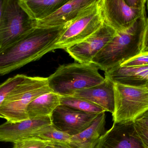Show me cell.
<instances>
[{"instance_id":"cell-1","label":"cell","mask_w":148,"mask_h":148,"mask_svg":"<svg viewBox=\"0 0 148 148\" xmlns=\"http://www.w3.org/2000/svg\"><path fill=\"white\" fill-rule=\"evenodd\" d=\"M50 28H34L22 39L0 53V76L40 59L56 49V43L71 23Z\"/></svg>"},{"instance_id":"cell-2","label":"cell","mask_w":148,"mask_h":148,"mask_svg":"<svg viewBox=\"0 0 148 148\" xmlns=\"http://www.w3.org/2000/svg\"><path fill=\"white\" fill-rule=\"evenodd\" d=\"M146 13L128 29L115 35L95 56L92 63L104 72L109 71L141 53Z\"/></svg>"},{"instance_id":"cell-3","label":"cell","mask_w":148,"mask_h":148,"mask_svg":"<svg viewBox=\"0 0 148 148\" xmlns=\"http://www.w3.org/2000/svg\"><path fill=\"white\" fill-rule=\"evenodd\" d=\"M99 69L93 63L62 64L47 77L49 86L61 96H71L76 91L102 83L105 78L100 74Z\"/></svg>"},{"instance_id":"cell-4","label":"cell","mask_w":148,"mask_h":148,"mask_svg":"<svg viewBox=\"0 0 148 148\" xmlns=\"http://www.w3.org/2000/svg\"><path fill=\"white\" fill-rule=\"evenodd\" d=\"M53 92L47 78L27 76L22 82L8 95L0 108L1 118L10 122L29 119L27 109L29 104L38 96Z\"/></svg>"},{"instance_id":"cell-5","label":"cell","mask_w":148,"mask_h":148,"mask_svg":"<svg viewBox=\"0 0 148 148\" xmlns=\"http://www.w3.org/2000/svg\"><path fill=\"white\" fill-rule=\"evenodd\" d=\"M114 123H135L148 110V88L114 83Z\"/></svg>"},{"instance_id":"cell-6","label":"cell","mask_w":148,"mask_h":148,"mask_svg":"<svg viewBox=\"0 0 148 148\" xmlns=\"http://www.w3.org/2000/svg\"><path fill=\"white\" fill-rule=\"evenodd\" d=\"M34 28V21L21 8L18 0H3L0 21V53Z\"/></svg>"},{"instance_id":"cell-7","label":"cell","mask_w":148,"mask_h":148,"mask_svg":"<svg viewBox=\"0 0 148 148\" xmlns=\"http://www.w3.org/2000/svg\"><path fill=\"white\" fill-rule=\"evenodd\" d=\"M103 23L101 0H95L69 25L56 43V49H65L84 41L97 31Z\"/></svg>"},{"instance_id":"cell-8","label":"cell","mask_w":148,"mask_h":148,"mask_svg":"<svg viewBox=\"0 0 148 148\" xmlns=\"http://www.w3.org/2000/svg\"><path fill=\"white\" fill-rule=\"evenodd\" d=\"M102 14L103 21L116 32L131 28L144 13L143 9L134 8L125 0H101Z\"/></svg>"},{"instance_id":"cell-9","label":"cell","mask_w":148,"mask_h":148,"mask_svg":"<svg viewBox=\"0 0 148 148\" xmlns=\"http://www.w3.org/2000/svg\"><path fill=\"white\" fill-rule=\"evenodd\" d=\"M116 33L114 29L104 23L100 28L89 37L64 50L77 62L92 63L94 57Z\"/></svg>"},{"instance_id":"cell-10","label":"cell","mask_w":148,"mask_h":148,"mask_svg":"<svg viewBox=\"0 0 148 148\" xmlns=\"http://www.w3.org/2000/svg\"><path fill=\"white\" fill-rule=\"evenodd\" d=\"M99 115L78 111L60 105L54 111L51 120L52 124L56 128L72 136L89 127Z\"/></svg>"},{"instance_id":"cell-11","label":"cell","mask_w":148,"mask_h":148,"mask_svg":"<svg viewBox=\"0 0 148 148\" xmlns=\"http://www.w3.org/2000/svg\"><path fill=\"white\" fill-rule=\"evenodd\" d=\"M52 124L51 116L32 118L17 122L7 121L0 125V142L14 143L34 137L40 129Z\"/></svg>"},{"instance_id":"cell-12","label":"cell","mask_w":148,"mask_h":148,"mask_svg":"<svg viewBox=\"0 0 148 148\" xmlns=\"http://www.w3.org/2000/svg\"><path fill=\"white\" fill-rule=\"evenodd\" d=\"M134 123H114L101 136L95 148H144L136 135Z\"/></svg>"},{"instance_id":"cell-13","label":"cell","mask_w":148,"mask_h":148,"mask_svg":"<svg viewBox=\"0 0 148 148\" xmlns=\"http://www.w3.org/2000/svg\"><path fill=\"white\" fill-rule=\"evenodd\" d=\"M95 0H69L55 12L46 18L34 21L35 28H50L65 25L73 21Z\"/></svg>"},{"instance_id":"cell-14","label":"cell","mask_w":148,"mask_h":148,"mask_svg":"<svg viewBox=\"0 0 148 148\" xmlns=\"http://www.w3.org/2000/svg\"><path fill=\"white\" fill-rule=\"evenodd\" d=\"M102 83L76 91L71 96L78 97L90 102L113 114L114 108V83L104 78Z\"/></svg>"},{"instance_id":"cell-15","label":"cell","mask_w":148,"mask_h":148,"mask_svg":"<svg viewBox=\"0 0 148 148\" xmlns=\"http://www.w3.org/2000/svg\"><path fill=\"white\" fill-rule=\"evenodd\" d=\"M105 78L116 84L148 88V66H119L105 72Z\"/></svg>"},{"instance_id":"cell-16","label":"cell","mask_w":148,"mask_h":148,"mask_svg":"<svg viewBox=\"0 0 148 148\" xmlns=\"http://www.w3.org/2000/svg\"><path fill=\"white\" fill-rule=\"evenodd\" d=\"M106 112L99 115L88 128L71 137L69 145L72 148H95L99 139L105 133Z\"/></svg>"},{"instance_id":"cell-17","label":"cell","mask_w":148,"mask_h":148,"mask_svg":"<svg viewBox=\"0 0 148 148\" xmlns=\"http://www.w3.org/2000/svg\"><path fill=\"white\" fill-rule=\"evenodd\" d=\"M69 0H18L21 8L33 21L49 16Z\"/></svg>"},{"instance_id":"cell-18","label":"cell","mask_w":148,"mask_h":148,"mask_svg":"<svg viewBox=\"0 0 148 148\" xmlns=\"http://www.w3.org/2000/svg\"><path fill=\"white\" fill-rule=\"evenodd\" d=\"M61 105V96L53 92L42 95L35 99L27 109L29 119L51 116Z\"/></svg>"},{"instance_id":"cell-19","label":"cell","mask_w":148,"mask_h":148,"mask_svg":"<svg viewBox=\"0 0 148 148\" xmlns=\"http://www.w3.org/2000/svg\"><path fill=\"white\" fill-rule=\"evenodd\" d=\"M61 105L90 114H100L106 112L103 109L90 102L73 96H61Z\"/></svg>"},{"instance_id":"cell-20","label":"cell","mask_w":148,"mask_h":148,"mask_svg":"<svg viewBox=\"0 0 148 148\" xmlns=\"http://www.w3.org/2000/svg\"><path fill=\"white\" fill-rule=\"evenodd\" d=\"M42 140L51 142L69 143L71 136L56 128L53 124L40 129L36 135Z\"/></svg>"},{"instance_id":"cell-21","label":"cell","mask_w":148,"mask_h":148,"mask_svg":"<svg viewBox=\"0 0 148 148\" xmlns=\"http://www.w3.org/2000/svg\"><path fill=\"white\" fill-rule=\"evenodd\" d=\"M27 75L17 74L10 77L0 84V108L8 95L16 87L22 82ZM0 118H1L0 114Z\"/></svg>"},{"instance_id":"cell-22","label":"cell","mask_w":148,"mask_h":148,"mask_svg":"<svg viewBox=\"0 0 148 148\" xmlns=\"http://www.w3.org/2000/svg\"><path fill=\"white\" fill-rule=\"evenodd\" d=\"M12 148H52L50 142L39 137L27 138L14 143Z\"/></svg>"},{"instance_id":"cell-23","label":"cell","mask_w":148,"mask_h":148,"mask_svg":"<svg viewBox=\"0 0 148 148\" xmlns=\"http://www.w3.org/2000/svg\"><path fill=\"white\" fill-rule=\"evenodd\" d=\"M123 67L148 66V52L141 53L119 65Z\"/></svg>"},{"instance_id":"cell-24","label":"cell","mask_w":148,"mask_h":148,"mask_svg":"<svg viewBox=\"0 0 148 148\" xmlns=\"http://www.w3.org/2000/svg\"><path fill=\"white\" fill-rule=\"evenodd\" d=\"M137 137L144 148H148V129L137 123H134Z\"/></svg>"},{"instance_id":"cell-25","label":"cell","mask_w":148,"mask_h":148,"mask_svg":"<svg viewBox=\"0 0 148 148\" xmlns=\"http://www.w3.org/2000/svg\"><path fill=\"white\" fill-rule=\"evenodd\" d=\"M148 52V18L147 19L146 26L143 37L141 53Z\"/></svg>"},{"instance_id":"cell-26","label":"cell","mask_w":148,"mask_h":148,"mask_svg":"<svg viewBox=\"0 0 148 148\" xmlns=\"http://www.w3.org/2000/svg\"><path fill=\"white\" fill-rule=\"evenodd\" d=\"M135 123H137L148 129V110L140 116Z\"/></svg>"},{"instance_id":"cell-27","label":"cell","mask_w":148,"mask_h":148,"mask_svg":"<svg viewBox=\"0 0 148 148\" xmlns=\"http://www.w3.org/2000/svg\"><path fill=\"white\" fill-rule=\"evenodd\" d=\"M50 146L52 148H72L69 143L63 142H51Z\"/></svg>"},{"instance_id":"cell-28","label":"cell","mask_w":148,"mask_h":148,"mask_svg":"<svg viewBox=\"0 0 148 148\" xmlns=\"http://www.w3.org/2000/svg\"><path fill=\"white\" fill-rule=\"evenodd\" d=\"M3 2V0H0V21H1V15L2 10Z\"/></svg>"},{"instance_id":"cell-29","label":"cell","mask_w":148,"mask_h":148,"mask_svg":"<svg viewBox=\"0 0 148 148\" xmlns=\"http://www.w3.org/2000/svg\"><path fill=\"white\" fill-rule=\"evenodd\" d=\"M146 4H147V9L148 10V0L146 1Z\"/></svg>"}]
</instances>
